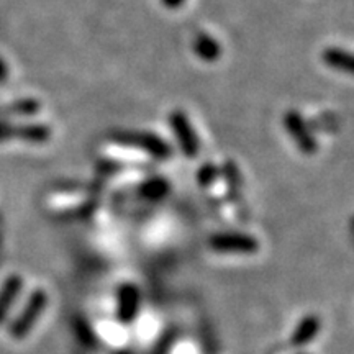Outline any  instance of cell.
<instances>
[{
	"label": "cell",
	"mask_w": 354,
	"mask_h": 354,
	"mask_svg": "<svg viewBox=\"0 0 354 354\" xmlns=\"http://www.w3.org/2000/svg\"><path fill=\"white\" fill-rule=\"evenodd\" d=\"M50 297H48L46 290L37 289L28 295L24 308L20 310V313L13 318L10 326H8V335L13 339H24L32 333L35 325L39 322V318L44 313V310L48 307Z\"/></svg>",
	"instance_id": "cell-1"
},
{
	"label": "cell",
	"mask_w": 354,
	"mask_h": 354,
	"mask_svg": "<svg viewBox=\"0 0 354 354\" xmlns=\"http://www.w3.org/2000/svg\"><path fill=\"white\" fill-rule=\"evenodd\" d=\"M209 246L220 254H254L259 250L258 240L245 233H216L210 238Z\"/></svg>",
	"instance_id": "cell-2"
},
{
	"label": "cell",
	"mask_w": 354,
	"mask_h": 354,
	"mask_svg": "<svg viewBox=\"0 0 354 354\" xmlns=\"http://www.w3.org/2000/svg\"><path fill=\"white\" fill-rule=\"evenodd\" d=\"M141 308V290L133 282H123L117 289V318L123 325L135 322Z\"/></svg>",
	"instance_id": "cell-3"
},
{
	"label": "cell",
	"mask_w": 354,
	"mask_h": 354,
	"mask_svg": "<svg viewBox=\"0 0 354 354\" xmlns=\"http://www.w3.org/2000/svg\"><path fill=\"white\" fill-rule=\"evenodd\" d=\"M322 331V318L317 313H307L299 320L294 331L290 335V346L295 349H302L315 342Z\"/></svg>",
	"instance_id": "cell-4"
},
{
	"label": "cell",
	"mask_w": 354,
	"mask_h": 354,
	"mask_svg": "<svg viewBox=\"0 0 354 354\" xmlns=\"http://www.w3.org/2000/svg\"><path fill=\"white\" fill-rule=\"evenodd\" d=\"M21 289H24V279L19 274H12L0 287V323L7 320L8 313L20 297Z\"/></svg>",
	"instance_id": "cell-5"
},
{
	"label": "cell",
	"mask_w": 354,
	"mask_h": 354,
	"mask_svg": "<svg viewBox=\"0 0 354 354\" xmlns=\"http://www.w3.org/2000/svg\"><path fill=\"white\" fill-rule=\"evenodd\" d=\"M13 136H20L28 141H44L50 136V130L43 125H30V127H12L6 122H0V141L13 138Z\"/></svg>",
	"instance_id": "cell-6"
},
{
	"label": "cell",
	"mask_w": 354,
	"mask_h": 354,
	"mask_svg": "<svg viewBox=\"0 0 354 354\" xmlns=\"http://www.w3.org/2000/svg\"><path fill=\"white\" fill-rule=\"evenodd\" d=\"M172 127L176 130V136L180 141V146L189 156H194L198 151V143L196 135H194L192 128H190L187 118L183 113H174L171 118Z\"/></svg>",
	"instance_id": "cell-7"
},
{
	"label": "cell",
	"mask_w": 354,
	"mask_h": 354,
	"mask_svg": "<svg viewBox=\"0 0 354 354\" xmlns=\"http://www.w3.org/2000/svg\"><path fill=\"white\" fill-rule=\"evenodd\" d=\"M323 59L331 68L354 74V55H351V53L343 50H326L325 55H323Z\"/></svg>",
	"instance_id": "cell-8"
},
{
	"label": "cell",
	"mask_w": 354,
	"mask_h": 354,
	"mask_svg": "<svg viewBox=\"0 0 354 354\" xmlns=\"http://www.w3.org/2000/svg\"><path fill=\"white\" fill-rule=\"evenodd\" d=\"M196 48L198 50V55L205 57V59H214V57L218 55V46H216V43L209 37L198 38Z\"/></svg>",
	"instance_id": "cell-9"
},
{
	"label": "cell",
	"mask_w": 354,
	"mask_h": 354,
	"mask_svg": "<svg viewBox=\"0 0 354 354\" xmlns=\"http://www.w3.org/2000/svg\"><path fill=\"white\" fill-rule=\"evenodd\" d=\"M6 76H7V68H6V64H3V61L0 59V81H2Z\"/></svg>",
	"instance_id": "cell-10"
},
{
	"label": "cell",
	"mask_w": 354,
	"mask_h": 354,
	"mask_svg": "<svg viewBox=\"0 0 354 354\" xmlns=\"http://www.w3.org/2000/svg\"><path fill=\"white\" fill-rule=\"evenodd\" d=\"M165 3H166V6H169V7H177V6H180V3H183V0H165Z\"/></svg>",
	"instance_id": "cell-11"
},
{
	"label": "cell",
	"mask_w": 354,
	"mask_h": 354,
	"mask_svg": "<svg viewBox=\"0 0 354 354\" xmlns=\"http://www.w3.org/2000/svg\"><path fill=\"white\" fill-rule=\"evenodd\" d=\"M276 354H287V353H276Z\"/></svg>",
	"instance_id": "cell-12"
},
{
	"label": "cell",
	"mask_w": 354,
	"mask_h": 354,
	"mask_svg": "<svg viewBox=\"0 0 354 354\" xmlns=\"http://www.w3.org/2000/svg\"><path fill=\"white\" fill-rule=\"evenodd\" d=\"M299 354H308V353H299Z\"/></svg>",
	"instance_id": "cell-13"
}]
</instances>
